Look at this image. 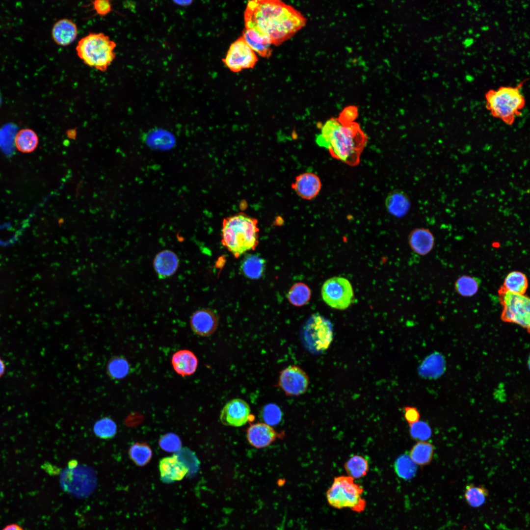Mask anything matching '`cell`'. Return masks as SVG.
Wrapping results in <instances>:
<instances>
[{"label":"cell","mask_w":530,"mask_h":530,"mask_svg":"<svg viewBox=\"0 0 530 530\" xmlns=\"http://www.w3.org/2000/svg\"><path fill=\"white\" fill-rule=\"evenodd\" d=\"M159 470L161 480L165 483L181 480L189 471L175 454L161 459L159 463Z\"/></svg>","instance_id":"obj_15"},{"label":"cell","mask_w":530,"mask_h":530,"mask_svg":"<svg viewBox=\"0 0 530 530\" xmlns=\"http://www.w3.org/2000/svg\"><path fill=\"white\" fill-rule=\"evenodd\" d=\"M175 454L188 468L189 471L192 467L195 469L198 467L199 462L196 456L189 450L181 449Z\"/></svg>","instance_id":"obj_40"},{"label":"cell","mask_w":530,"mask_h":530,"mask_svg":"<svg viewBox=\"0 0 530 530\" xmlns=\"http://www.w3.org/2000/svg\"><path fill=\"white\" fill-rule=\"evenodd\" d=\"M128 453L130 459L139 467L148 463L152 456L151 449L144 442H136L132 444L129 450Z\"/></svg>","instance_id":"obj_31"},{"label":"cell","mask_w":530,"mask_h":530,"mask_svg":"<svg viewBox=\"0 0 530 530\" xmlns=\"http://www.w3.org/2000/svg\"><path fill=\"white\" fill-rule=\"evenodd\" d=\"M244 19L246 28L267 36L276 46L291 38L306 22L300 12L277 0L249 1Z\"/></svg>","instance_id":"obj_1"},{"label":"cell","mask_w":530,"mask_h":530,"mask_svg":"<svg viewBox=\"0 0 530 530\" xmlns=\"http://www.w3.org/2000/svg\"><path fill=\"white\" fill-rule=\"evenodd\" d=\"M479 284L478 280L475 277L469 275H462L456 280L455 288L461 295L470 297L477 293Z\"/></svg>","instance_id":"obj_35"},{"label":"cell","mask_w":530,"mask_h":530,"mask_svg":"<svg viewBox=\"0 0 530 530\" xmlns=\"http://www.w3.org/2000/svg\"><path fill=\"white\" fill-rule=\"evenodd\" d=\"M159 445L164 450L168 452H178L181 449V441L175 434L168 433L162 436Z\"/></svg>","instance_id":"obj_39"},{"label":"cell","mask_w":530,"mask_h":530,"mask_svg":"<svg viewBox=\"0 0 530 530\" xmlns=\"http://www.w3.org/2000/svg\"><path fill=\"white\" fill-rule=\"evenodd\" d=\"M408 242L414 252L418 255L424 256L432 250L435 240L433 234L428 229L418 228L410 233Z\"/></svg>","instance_id":"obj_18"},{"label":"cell","mask_w":530,"mask_h":530,"mask_svg":"<svg viewBox=\"0 0 530 530\" xmlns=\"http://www.w3.org/2000/svg\"><path fill=\"white\" fill-rule=\"evenodd\" d=\"M249 47L264 57H269L272 52L270 39L252 28H246L242 36Z\"/></svg>","instance_id":"obj_22"},{"label":"cell","mask_w":530,"mask_h":530,"mask_svg":"<svg viewBox=\"0 0 530 530\" xmlns=\"http://www.w3.org/2000/svg\"><path fill=\"white\" fill-rule=\"evenodd\" d=\"M52 35L57 44L66 46L72 43L76 39L78 35L77 26L71 20L62 19L54 24Z\"/></svg>","instance_id":"obj_20"},{"label":"cell","mask_w":530,"mask_h":530,"mask_svg":"<svg viewBox=\"0 0 530 530\" xmlns=\"http://www.w3.org/2000/svg\"><path fill=\"white\" fill-rule=\"evenodd\" d=\"M344 468L348 476L354 479L359 478L367 474L369 465L368 461L363 456L355 455L346 462Z\"/></svg>","instance_id":"obj_32"},{"label":"cell","mask_w":530,"mask_h":530,"mask_svg":"<svg viewBox=\"0 0 530 530\" xmlns=\"http://www.w3.org/2000/svg\"><path fill=\"white\" fill-rule=\"evenodd\" d=\"M259 232L257 219L238 213L223 219L221 242L238 258L256 249L259 243Z\"/></svg>","instance_id":"obj_3"},{"label":"cell","mask_w":530,"mask_h":530,"mask_svg":"<svg viewBox=\"0 0 530 530\" xmlns=\"http://www.w3.org/2000/svg\"><path fill=\"white\" fill-rule=\"evenodd\" d=\"M417 469V465L408 455L400 456L395 463V470L397 475L404 479L413 478L416 475Z\"/></svg>","instance_id":"obj_34"},{"label":"cell","mask_w":530,"mask_h":530,"mask_svg":"<svg viewBox=\"0 0 530 530\" xmlns=\"http://www.w3.org/2000/svg\"><path fill=\"white\" fill-rule=\"evenodd\" d=\"M154 265L159 277L163 278L174 273L178 266L179 260L174 253L164 250L156 256Z\"/></svg>","instance_id":"obj_23"},{"label":"cell","mask_w":530,"mask_h":530,"mask_svg":"<svg viewBox=\"0 0 530 530\" xmlns=\"http://www.w3.org/2000/svg\"><path fill=\"white\" fill-rule=\"evenodd\" d=\"M292 186L300 197L311 200L319 193L321 183L319 178L315 173L305 172L296 177Z\"/></svg>","instance_id":"obj_16"},{"label":"cell","mask_w":530,"mask_h":530,"mask_svg":"<svg viewBox=\"0 0 530 530\" xmlns=\"http://www.w3.org/2000/svg\"><path fill=\"white\" fill-rule=\"evenodd\" d=\"M79 466L78 461L76 459L70 460L67 464V468L69 469H74Z\"/></svg>","instance_id":"obj_45"},{"label":"cell","mask_w":530,"mask_h":530,"mask_svg":"<svg viewBox=\"0 0 530 530\" xmlns=\"http://www.w3.org/2000/svg\"><path fill=\"white\" fill-rule=\"evenodd\" d=\"M308 376L299 367L289 366L280 372L279 386L288 396H298L307 391Z\"/></svg>","instance_id":"obj_12"},{"label":"cell","mask_w":530,"mask_h":530,"mask_svg":"<svg viewBox=\"0 0 530 530\" xmlns=\"http://www.w3.org/2000/svg\"><path fill=\"white\" fill-rule=\"evenodd\" d=\"M363 487L349 476H341L334 478L327 490L326 496L329 504L337 509L347 508L356 512L364 511L366 506L363 498Z\"/></svg>","instance_id":"obj_6"},{"label":"cell","mask_w":530,"mask_h":530,"mask_svg":"<svg viewBox=\"0 0 530 530\" xmlns=\"http://www.w3.org/2000/svg\"><path fill=\"white\" fill-rule=\"evenodd\" d=\"M107 369L111 377L115 379H121L128 374L130 367L128 362L125 359L117 357L110 361Z\"/></svg>","instance_id":"obj_36"},{"label":"cell","mask_w":530,"mask_h":530,"mask_svg":"<svg viewBox=\"0 0 530 530\" xmlns=\"http://www.w3.org/2000/svg\"><path fill=\"white\" fill-rule=\"evenodd\" d=\"M2 530H24V529L17 524H11L5 526Z\"/></svg>","instance_id":"obj_44"},{"label":"cell","mask_w":530,"mask_h":530,"mask_svg":"<svg viewBox=\"0 0 530 530\" xmlns=\"http://www.w3.org/2000/svg\"><path fill=\"white\" fill-rule=\"evenodd\" d=\"M501 302L503 306L502 319L514 323L526 328H530V300L525 294H517L499 290Z\"/></svg>","instance_id":"obj_8"},{"label":"cell","mask_w":530,"mask_h":530,"mask_svg":"<svg viewBox=\"0 0 530 530\" xmlns=\"http://www.w3.org/2000/svg\"><path fill=\"white\" fill-rule=\"evenodd\" d=\"M385 205L388 212L397 217H402L409 211L411 202L409 196L400 189H395L387 196Z\"/></svg>","instance_id":"obj_21"},{"label":"cell","mask_w":530,"mask_h":530,"mask_svg":"<svg viewBox=\"0 0 530 530\" xmlns=\"http://www.w3.org/2000/svg\"><path fill=\"white\" fill-rule=\"evenodd\" d=\"M311 296V291L309 287L301 282L293 284L287 294V298L290 303L296 307L307 304Z\"/></svg>","instance_id":"obj_30"},{"label":"cell","mask_w":530,"mask_h":530,"mask_svg":"<svg viewBox=\"0 0 530 530\" xmlns=\"http://www.w3.org/2000/svg\"><path fill=\"white\" fill-rule=\"evenodd\" d=\"M250 416L249 404L240 398H235L228 402L223 408L220 416L221 423L227 426H241L248 421Z\"/></svg>","instance_id":"obj_13"},{"label":"cell","mask_w":530,"mask_h":530,"mask_svg":"<svg viewBox=\"0 0 530 530\" xmlns=\"http://www.w3.org/2000/svg\"><path fill=\"white\" fill-rule=\"evenodd\" d=\"M258 61L255 52L249 47L242 37L230 46L224 63L231 71L235 72L244 69L252 68Z\"/></svg>","instance_id":"obj_11"},{"label":"cell","mask_w":530,"mask_h":530,"mask_svg":"<svg viewBox=\"0 0 530 530\" xmlns=\"http://www.w3.org/2000/svg\"><path fill=\"white\" fill-rule=\"evenodd\" d=\"M358 116L357 108L350 106L345 108L337 118L339 122L342 124H348L353 122Z\"/></svg>","instance_id":"obj_41"},{"label":"cell","mask_w":530,"mask_h":530,"mask_svg":"<svg viewBox=\"0 0 530 530\" xmlns=\"http://www.w3.org/2000/svg\"><path fill=\"white\" fill-rule=\"evenodd\" d=\"M198 361L193 352L187 349L179 350L171 358V364L175 372L182 376H189L196 371Z\"/></svg>","instance_id":"obj_19"},{"label":"cell","mask_w":530,"mask_h":530,"mask_svg":"<svg viewBox=\"0 0 530 530\" xmlns=\"http://www.w3.org/2000/svg\"><path fill=\"white\" fill-rule=\"evenodd\" d=\"M524 82H521L515 86H501L486 93L485 106L493 117L507 125L513 124L526 104L521 91Z\"/></svg>","instance_id":"obj_4"},{"label":"cell","mask_w":530,"mask_h":530,"mask_svg":"<svg viewBox=\"0 0 530 530\" xmlns=\"http://www.w3.org/2000/svg\"><path fill=\"white\" fill-rule=\"evenodd\" d=\"M116 43L103 33H90L78 42V56L87 65L106 71L116 56Z\"/></svg>","instance_id":"obj_5"},{"label":"cell","mask_w":530,"mask_h":530,"mask_svg":"<svg viewBox=\"0 0 530 530\" xmlns=\"http://www.w3.org/2000/svg\"><path fill=\"white\" fill-rule=\"evenodd\" d=\"M368 141V137L358 123L342 124L331 118L322 126L316 142L327 149L332 157L346 164L355 166Z\"/></svg>","instance_id":"obj_2"},{"label":"cell","mask_w":530,"mask_h":530,"mask_svg":"<svg viewBox=\"0 0 530 530\" xmlns=\"http://www.w3.org/2000/svg\"><path fill=\"white\" fill-rule=\"evenodd\" d=\"M489 495L488 489L484 486L470 483L466 486L464 497L470 506L476 508L485 503Z\"/></svg>","instance_id":"obj_29"},{"label":"cell","mask_w":530,"mask_h":530,"mask_svg":"<svg viewBox=\"0 0 530 530\" xmlns=\"http://www.w3.org/2000/svg\"><path fill=\"white\" fill-rule=\"evenodd\" d=\"M5 370L4 365L0 358V377L3 374Z\"/></svg>","instance_id":"obj_46"},{"label":"cell","mask_w":530,"mask_h":530,"mask_svg":"<svg viewBox=\"0 0 530 530\" xmlns=\"http://www.w3.org/2000/svg\"><path fill=\"white\" fill-rule=\"evenodd\" d=\"M433 453L434 448L431 443L419 441L413 447L409 456L416 465L425 466L430 463Z\"/></svg>","instance_id":"obj_27"},{"label":"cell","mask_w":530,"mask_h":530,"mask_svg":"<svg viewBox=\"0 0 530 530\" xmlns=\"http://www.w3.org/2000/svg\"><path fill=\"white\" fill-rule=\"evenodd\" d=\"M95 11L101 16H105L111 10V5L107 0H97L92 1Z\"/></svg>","instance_id":"obj_42"},{"label":"cell","mask_w":530,"mask_h":530,"mask_svg":"<svg viewBox=\"0 0 530 530\" xmlns=\"http://www.w3.org/2000/svg\"><path fill=\"white\" fill-rule=\"evenodd\" d=\"M1 102H2V97H1V95L0 92V106L1 104Z\"/></svg>","instance_id":"obj_47"},{"label":"cell","mask_w":530,"mask_h":530,"mask_svg":"<svg viewBox=\"0 0 530 530\" xmlns=\"http://www.w3.org/2000/svg\"><path fill=\"white\" fill-rule=\"evenodd\" d=\"M38 142V137L36 132L28 128L20 130L14 138L17 149L23 153L32 152L37 147Z\"/></svg>","instance_id":"obj_26"},{"label":"cell","mask_w":530,"mask_h":530,"mask_svg":"<svg viewBox=\"0 0 530 530\" xmlns=\"http://www.w3.org/2000/svg\"><path fill=\"white\" fill-rule=\"evenodd\" d=\"M528 286L526 275L521 271H513L506 276L500 289L514 293L525 294Z\"/></svg>","instance_id":"obj_25"},{"label":"cell","mask_w":530,"mask_h":530,"mask_svg":"<svg viewBox=\"0 0 530 530\" xmlns=\"http://www.w3.org/2000/svg\"><path fill=\"white\" fill-rule=\"evenodd\" d=\"M262 417L265 424L270 426L274 425L281 421L282 413L276 404L270 403L264 406L262 411Z\"/></svg>","instance_id":"obj_37"},{"label":"cell","mask_w":530,"mask_h":530,"mask_svg":"<svg viewBox=\"0 0 530 530\" xmlns=\"http://www.w3.org/2000/svg\"><path fill=\"white\" fill-rule=\"evenodd\" d=\"M278 434L269 425L257 423L251 425L247 431V438L250 444L256 448H263L270 445Z\"/></svg>","instance_id":"obj_17"},{"label":"cell","mask_w":530,"mask_h":530,"mask_svg":"<svg viewBox=\"0 0 530 530\" xmlns=\"http://www.w3.org/2000/svg\"><path fill=\"white\" fill-rule=\"evenodd\" d=\"M93 431L98 438L108 440L113 438L117 433V426L111 418L105 417L96 421L93 426Z\"/></svg>","instance_id":"obj_33"},{"label":"cell","mask_w":530,"mask_h":530,"mask_svg":"<svg viewBox=\"0 0 530 530\" xmlns=\"http://www.w3.org/2000/svg\"><path fill=\"white\" fill-rule=\"evenodd\" d=\"M60 482L62 488L77 497H86L92 493L97 483L96 475L90 468L78 466L66 468L61 473Z\"/></svg>","instance_id":"obj_9"},{"label":"cell","mask_w":530,"mask_h":530,"mask_svg":"<svg viewBox=\"0 0 530 530\" xmlns=\"http://www.w3.org/2000/svg\"><path fill=\"white\" fill-rule=\"evenodd\" d=\"M219 324L217 314L210 308L197 310L192 315L190 324L192 331L202 337L212 335L217 329Z\"/></svg>","instance_id":"obj_14"},{"label":"cell","mask_w":530,"mask_h":530,"mask_svg":"<svg viewBox=\"0 0 530 530\" xmlns=\"http://www.w3.org/2000/svg\"><path fill=\"white\" fill-rule=\"evenodd\" d=\"M323 300L331 308L346 309L353 298V290L350 282L343 277L335 276L325 281L321 288Z\"/></svg>","instance_id":"obj_10"},{"label":"cell","mask_w":530,"mask_h":530,"mask_svg":"<svg viewBox=\"0 0 530 530\" xmlns=\"http://www.w3.org/2000/svg\"><path fill=\"white\" fill-rule=\"evenodd\" d=\"M410 433L414 439L424 441L430 437L431 429L426 423L418 421L410 425Z\"/></svg>","instance_id":"obj_38"},{"label":"cell","mask_w":530,"mask_h":530,"mask_svg":"<svg viewBox=\"0 0 530 530\" xmlns=\"http://www.w3.org/2000/svg\"><path fill=\"white\" fill-rule=\"evenodd\" d=\"M301 338L304 345L310 352H323L328 348L332 341V325L322 316L313 314L303 326Z\"/></svg>","instance_id":"obj_7"},{"label":"cell","mask_w":530,"mask_h":530,"mask_svg":"<svg viewBox=\"0 0 530 530\" xmlns=\"http://www.w3.org/2000/svg\"><path fill=\"white\" fill-rule=\"evenodd\" d=\"M265 261L259 255L249 254L241 263L240 268L246 277L251 279L260 278L265 269Z\"/></svg>","instance_id":"obj_24"},{"label":"cell","mask_w":530,"mask_h":530,"mask_svg":"<svg viewBox=\"0 0 530 530\" xmlns=\"http://www.w3.org/2000/svg\"><path fill=\"white\" fill-rule=\"evenodd\" d=\"M445 367V360L443 356L440 353H435L425 360L422 368V373L428 377H438L444 372Z\"/></svg>","instance_id":"obj_28"},{"label":"cell","mask_w":530,"mask_h":530,"mask_svg":"<svg viewBox=\"0 0 530 530\" xmlns=\"http://www.w3.org/2000/svg\"><path fill=\"white\" fill-rule=\"evenodd\" d=\"M404 417L410 425L419 421L420 415L416 408L408 406L404 408Z\"/></svg>","instance_id":"obj_43"}]
</instances>
